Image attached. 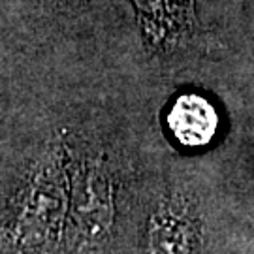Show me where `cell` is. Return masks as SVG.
<instances>
[{"instance_id": "obj_2", "label": "cell", "mask_w": 254, "mask_h": 254, "mask_svg": "<svg viewBox=\"0 0 254 254\" xmlns=\"http://www.w3.org/2000/svg\"><path fill=\"white\" fill-rule=\"evenodd\" d=\"M147 254H196V226L175 198L160 201L149 220Z\"/></svg>"}, {"instance_id": "obj_4", "label": "cell", "mask_w": 254, "mask_h": 254, "mask_svg": "<svg viewBox=\"0 0 254 254\" xmlns=\"http://www.w3.org/2000/svg\"><path fill=\"white\" fill-rule=\"evenodd\" d=\"M55 4H59V6H68V4H73L75 0H51Z\"/></svg>"}, {"instance_id": "obj_3", "label": "cell", "mask_w": 254, "mask_h": 254, "mask_svg": "<svg viewBox=\"0 0 254 254\" xmlns=\"http://www.w3.org/2000/svg\"><path fill=\"white\" fill-rule=\"evenodd\" d=\"M168 127L181 145L203 147L217 134L218 113L201 94L187 92L173 100L168 111Z\"/></svg>"}, {"instance_id": "obj_1", "label": "cell", "mask_w": 254, "mask_h": 254, "mask_svg": "<svg viewBox=\"0 0 254 254\" xmlns=\"http://www.w3.org/2000/svg\"><path fill=\"white\" fill-rule=\"evenodd\" d=\"M66 211L63 158L49 147L30 164L6 215V237L21 253H42L61 236Z\"/></svg>"}]
</instances>
